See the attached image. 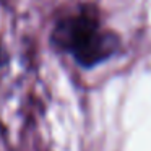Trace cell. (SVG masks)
<instances>
[{"label":"cell","instance_id":"7a4b0ae2","mask_svg":"<svg viewBox=\"0 0 151 151\" xmlns=\"http://www.w3.org/2000/svg\"><path fill=\"white\" fill-rule=\"evenodd\" d=\"M4 62V54H2V49H0V63Z\"/></svg>","mask_w":151,"mask_h":151},{"label":"cell","instance_id":"6da1fadb","mask_svg":"<svg viewBox=\"0 0 151 151\" xmlns=\"http://www.w3.org/2000/svg\"><path fill=\"white\" fill-rule=\"evenodd\" d=\"M57 44L67 49L81 67L91 68L104 62L117 50L119 39L112 33H104L91 13L80 15L65 20L55 29Z\"/></svg>","mask_w":151,"mask_h":151}]
</instances>
